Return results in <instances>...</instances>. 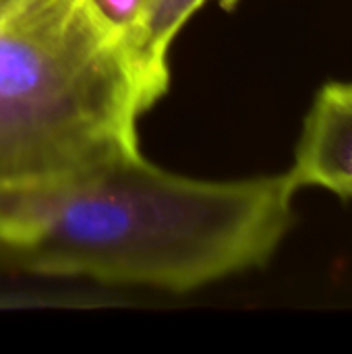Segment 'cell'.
<instances>
[{
    "mask_svg": "<svg viewBox=\"0 0 352 354\" xmlns=\"http://www.w3.org/2000/svg\"><path fill=\"white\" fill-rule=\"evenodd\" d=\"M295 193L286 172L201 180L137 149L0 193V255L37 276L187 292L263 268L295 224Z\"/></svg>",
    "mask_w": 352,
    "mask_h": 354,
    "instance_id": "cell-1",
    "label": "cell"
},
{
    "mask_svg": "<svg viewBox=\"0 0 352 354\" xmlns=\"http://www.w3.org/2000/svg\"><path fill=\"white\" fill-rule=\"evenodd\" d=\"M139 87L87 0L0 15V193L73 178L139 149Z\"/></svg>",
    "mask_w": 352,
    "mask_h": 354,
    "instance_id": "cell-2",
    "label": "cell"
},
{
    "mask_svg": "<svg viewBox=\"0 0 352 354\" xmlns=\"http://www.w3.org/2000/svg\"><path fill=\"white\" fill-rule=\"evenodd\" d=\"M286 174L297 191L326 189L352 199V81H328L319 87Z\"/></svg>",
    "mask_w": 352,
    "mask_h": 354,
    "instance_id": "cell-3",
    "label": "cell"
},
{
    "mask_svg": "<svg viewBox=\"0 0 352 354\" xmlns=\"http://www.w3.org/2000/svg\"><path fill=\"white\" fill-rule=\"evenodd\" d=\"M207 0H145L141 19L124 52L133 68L143 112H147L170 87L168 52L178 31ZM232 10L239 0H218Z\"/></svg>",
    "mask_w": 352,
    "mask_h": 354,
    "instance_id": "cell-4",
    "label": "cell"
},
{
    "mask_svg": "<svg viewBox=\"0 0 352 354\" xmlns=\"http://www.w3.org/2000/svg\"><path fill=\"white\" fill-rule=\"evenodd\" d=\"M98 21L127 48L141 19L145 0H87ZM127 54V52H124Z\"/></svg>",
    "mask_w": 352,
    "mask_h": 354,
    "instance_id": "cell-5",
    "label": "cell"
},
{
    "mask_svg": "<svg viewBox=\"0 0 352 354\" xmlns=\"http://www.w3.org/2000/svg\"><path fill=\"white\" fill-rule=\"evenodd\" d=\"M19 0H0V15H4L6 10H10Z\"/></svg>",
    "mask_w": 352,
    "mask_h": 354,
    "instance_id": "cell-6",
    "label": "cell"
}]
</instances>
